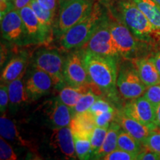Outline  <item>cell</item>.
<instances>
[{
	"mask_svg": "<svg viewBox=\"0 0 160 160\" xmlns=\"http://www.w3.org/2000/svg\"><path fill=\"white\" fill-rule=\"evenodd\" d=\"M141 144L125 130H120L118 136L117 148L137 156L142 151Z\"/></svg>",
	"mask_w": 160,
	"mask_h": 160,
	"instance_id": "obj_27",
	"label": "cell"
},
{
	"mask_svg": "<svg viewBox=\"0 0 160 160\" xmlns=\"http://www.w3.org/2000/svg\"><path fill=\"white\" fill-rule=\"evenodd\" d=\"M137 159L141 160H160V156L151 150L146 148L145 151H141L137 155Z\"/></svg>",
	"mask_w": 160,
	"mask_h": 160,
	"instance_id": "obj_37",
	"label": "cell"
},
{
	"mask_svg": "<svg viewBox=\"0 0 160 160\" xmlns=\"http://www.w3.org/2000/svg\"><path fill=\"white\" fill-rule=\"evenodd\" d=\"M70 127L73 133H81L91 137L96 127L95 117L89 111L73 115Z\"/></svg>",
	"mask_w": 160,
	"mask_h": 160,
	"instance_id": "obj_18",
	"label": "cell"
},
{
	"mask_svg": "<svg viewBox=\"0 0 160 160\" xmlns=\"http://www.w3.org/2000/svg\"><path fill=\"white\" fill-rule=\"evenodd\" d=\"M37 2L44 8L56 12L59 0H37Z\"/></svg>",
	"mask_w": 160,
	"mask_h": 160,
	"instance_id": "obj_38",
	"label": "cell"
},
{
	"mask_svg": "<svg viewBox=\"0 0 160 160\" xmlns=\"http://www.w3.org/2000/svg\"><path fill=\"white\" fill-rule=\"evenodd\" d=\"M81 50L102 56L117 57L119 55L112 37L109 17L107 14L90 39L81 48Z\"/></svg>",
	"mask_w": 160,
	"mask_h": 160,
	"instance_id": "obj_5",
	"label": "cell"
},
{
	"mask_svg": "<svg viewBox=\"0 0 160 160\" xmlns=\"http://www.w3.org/2000/svg\"><path fill=\"white\" fill-rule=\"evenodd\" d=\"M17 155L11 146L2 137L0 138V159L1 160H16Z\"/></svg>",
	"mask_w": 160,
	"mask_h": 160,
	"instance_id": "obj_32",
	"label": "cell"
},
{
	"mask_svg": "<svg viewBox=\"0 0 160 160\" xmlns=\"http://www.w3.org/2000/svg\"><path fill=\"white\" fill-rule=\"evenodd\" d=\"M136 68L147 88L160 83V73L151 59L137 60L136 62Z\"/></svg>",
	"mask_w": 160,
	"mask_h": 160,
	"instance_id": "obj_17",
	"label": "cell"
},
{
	"mask_svg": "<svg viewBox=\"0 0 160 160\" xmlns=\"http://www.w3.org/2000/svg\"><path fill=\"white\" fill-rule=\"evenodd\" d=\"M108 127L97 126L91 135V153H94L102 147L107 134Z\"/></svg>",
	"mask_w": 160,
	"mask_h": 160,
	"instance_id": "obj_29",
	"label": "cell"
},
{
	"mask_svg": "<svg viewBox=\"0 0 160 160\" xmlns=\"http://www.w3.org/2000/svg\"><path fill=\"white\" fill-rule=\"evenodd\" d=\"M9 101L8 87L6 84L2 83L0 87V110L2 113H5Z\"/></svg>",
	"mask_w": 160,
	"mask_h": 160,
	"instance_id": "obj_36",
	"label": "cell"
},
{
	"mask_svg": "<svg viewBox=\"0 0 160 160\" xmlns=\"http://www.w3.org/2000/svg\"><path fill=\"white\" fill-rule=\"evenodd\" d=\"M64 62L60 53L56 50H42L35 56L36 68L46 72L51 76L53 85L62 87L65 80L63 77Z\"/></svg>",
	"mask_w": 160,
	"mask_h": 160,
	"instance_id": "obj_6",
	"label": "cell"
},
{
	"mask_svg": "<svg viewBox=\"0 0 160 160\" xmlns=\"http://www.w3.org/2000/svg\"><path fill=\"white\" fill-rule=\"evenodd\" d=\"M105 15L103 8L95 2L87 17L60 36V45L65 50L81 48L98 28Z\"/></svg>",
	"mask_w": 160,
	"mask_h": 160,
	"instance_id": "obj_2",
	"label": "cell"
},
{
	"mask_svg": "<svg viewBox=\"0 0 160 160\" xmlns=\"http://www.w3.org/2000/svg\"><path fill=\"white\" fill-rule=\"evenodd\" d=\"M101 94L102 90L97 85L93 84L92 88L80 98L74 107L71 108L73 116L89 111L90 108L94 103L96 100L99 99Z\"/></svg>",
	"mask_w": 160,
	"mask_h": 160,
	"instance_id": "obj_24",
	"label": "cell"
},
{
	"mask_svg": "<svg viewBox=\"0 0 160 160\" xmlns=\"http://www.w3.org/2000/svg\"><path fill=\"white\" fill-rule=\"evenodd\" d=\"M119 19L127 25L132 33L140 39L159 37L160 33L155 28L134 2L119 0L117 5Z\"/></svg>",
	"mask_w": 160,
	"mask_h": 160,
	"instance_id": "obj_3",
	"label": "cell"
},
{
	"mask_svg": "<svg viewBox=\"0 0 160 160\" xmlns=\"http://www.w3.org/2000/svg\"><path fill=\"white\" fill-rule=\"evenodd\" d=\"M0 133L1 137L5 139L10 140L11 142H16L23 145L27 144L19 135L13 122L6 117L5 114L2 115L0 118Z\"/></svg>",
	"mask_w": 160,
	"mask_h": 160,
	"instance_id": "obj_26",
	"label": "cell"
},
{
	"mask_svg": "<svg viewBox=\"0 0 160 160\" xmlns=\"http://www.w3.org/2000/svg\"><path fill=\"white\" fill-rule=\"evenodd\" d=\"M116 116L115 111H106L95 115L96 125L99 127H109Z\"/></svg>",
	"mask_w": 160,
	"mask_h": 160,
	"instance_id": "obj_35",
	"label": "cell"
},
{
	"mask_svg": "<svg viewBox=\"0 0 160 160\" xmlns=\"http://www.w3.org/2000/svg\"><path fill=\"white\" fill-rule=\"evenodd\" d=\"M122 111L148 127L151 131L157 128L156 123V106L144 96L131 99Z\"/></svg>",
	"mask_w": 160,
	"mask_h": 160,
	"instance_id": "obj_7",
	"label": "cell"
},
{
	"mask_svg": "<svg viewBox=\"0 0 160 160\" xmlns=\"http://www.w3.org/2000/svg\"><path fill=\"white\" fill-rule=\"evenodd\" d=\"M1 32L4 39L12 42H19L27 37L22 19L18 10H10L1 17Z\"/></svg>",
	"mask_w": 160,
	"mask_h": 160,
	"instance_id": "obj_11",
	"label": "cell"
},
{
	"mask_svg": "<svg viewBox=\"0 0 160 160\" xmlns=\"http://www.w3.org/2000/svg\"><path fill=\"white\" fill-rule=\"evenodd\" d=\"M142 145L146 148L154 151L160 156V132L156 131L155 130L151 131L143 141Z\"/></svg>",
	"mask_w": 160,
	"mask_h": 160,
	"instance_id": "obj_30",
	"label": "cell"
},
{
	"mask_svg": "<svg viewBox=\"0 0 160 160\" xmlns=\"http://www.w3.org/2000/svg\"><path fill=\"white\" fill-rule=\"evenodd\" d=\"M27 59L25 57H13L4 68L1 75V82L3 84H9L23 75L25 72Z\"/></svg>",
	"mask_w": 160,
	"mask_h": 160,
	"instance_id": "obj_19",
	"label": "cell"
},
{
	"mask_svg": "<svg viewBox=\"0 0 160 160\" xmlns=\"http://www.w3.org/2000/svg\"><path fill=\"white\" fill-rule=\"evenodd\" d=\"M8 87L9 102L13 108H17L21 104L25 103L30 99L25 85H24L22 76L8 84Z\"/></svg>",
	"mask_w": 160,
	"mask_h": 160,
	"instance_id": "obj_22",
	"label": "cell"
},
{
	"mask_svg": "<svg viewBox=\"0 0 160 160\" xmlns=\"http://www.w3.org/2000/svg\"><path fill=\"white\" fill-rule=\"evenodd\" d=\"M94 0H59L58 17L54 24L59 37L91 13Z\"/></svg>",
	"mask_w": 160,
	"mask_h": 160,
	"instance_id": "obj_4",
	"label": "cell"
},
{
	"mask_svg": "<svg viewBox=\"0 0 160 160\" xmlns=\"http://www.w3.org/2000/svg\"><path fill=\"white\" fill-rule=\"evenodd\" d=\"M93 85V83L91 82L85 85L76 87L70 85L63 87L60 90L59 97L66 105L72 108L74 107L80 98L92 88Z\"/></svg>",
	"mask_w": 160,
	"mask_h": 160,
	"instance_id": "obj_20",
	"label": "cell"
},
{
	"mask_svg": "<svg viewBox=\"0 0 160 160\" xmlns=\"http://www.w3.org/2000/svg\"><path fill=\"white\" fill-rule=\"evenodd\" d=\"M89 111L95 116L106 111H115V110L109 102L99 98L90 108Z\"/></svg>",
	"mask_w": 160,
	"mask_h": 160,
	"instance_id": "obj_33",
	"label": "cell"
},
{
	"mask_svg": "<svg viewBox=\"0 0 160 160\" xmlns=\"http://www.w3.org/2000/svg\"><path fill=\"white\" fill-rule=\"evenodd\" d=\"M137 156L130 153L119 148L113 150L111 153L105 155L102 159L105 160H134L137 159Z\"/></svg>",
	"mask_w": 160,
	"mask_h": 160,
	"instance_id": "obj_31",
	"label": "cell"
},
{
	"mask_svg": "<svg viewBox=\"0 0 160 160\" xmlns=\"http://www.w3.org/2000/svg\"><path fill=\"white\" fill-rule=\"evenodd\" d=\"M30 6L33 9V11H34L35 14L37 15L38 19H39V22L41 23L43 28L48 33H51L52 28L54 25V17L56 12L44 8L37 2V0H31Z\"/></svg>",
	"mask_w": 160,
	"mask_h": 160,
	"instance_id": "obj_25",
	"label": "cell"
},
{
	"mask_svg": "<svg viewBox=\"0 0 160 160\" xmlns=\"http://www.w3.org/2000/svg\"><path fill=\"white\" fill-rule=\"evenodd\" d=\"M115 121L119 124L122 128L133 136L142 144L151 131L148 127L133 118L125 114L122 111L116 114Z\"/></svg>",
	"mask_w": 160,
	"mask_h": 160,
	"instance_id": "obj_16",
	"label": "cell"
},
{
	"mask_svg": "<svg viewBox=\"0 0 160 160\" xmlns=\"http://www.w3.org/2000/svg\"><path fill=\"white\" fill-rule=\"evenodd\" d=\"M156 123L160 129V103L156 105Z\"/></svg>",
	"mask_w": 160,
	"mask_h": 160,
	"instance_id": "obj_41",
	"label": "cell"
},
{
	"mask_svg": "<svg viewBox=\"0 0 160 160\" xmlns=\"http://www.w3.org/2000/svg\"><path fill=\"white\" fill-rule=\"evenodd\" d=\"M53 85V82L51 76L42 70L36 68L28 79L25 87L30 99L36 100L47 94Z\"/></svg>",
	"mask_w": 160,
	"mask_h": 160,
	"instance_id": "obj_14",
	"label": "cell"
},
{
	"mask_svg": "<svg viewBox=\"0 0 160 160\" xmlns=\"http://www.w3.org/2000/svg\"><path fill=\"white\" fill-rule=\"evenodd\" d=\"M110 29L119 55L129 57L134 53L137 44L133 33L119 19L109 17Z\"/></svg>",
	"mask_w": 160,
	"mask_h": 160,
	"instance_id": "obj_10",
	"label": "cell"
},
{
	"mask_svg": "<svg viewBox=\"0 0 160 160\" xmlns=\"http://www.w3.org/2000/svg\"><path fill=\"white\" fill-rule=\"evenodd\" d=\"M45 113L53 128L70 126L73 118L71 108L66 105L59 97L50 101Z\"/></svg>",
	"mask_w": 160,
	"mask_h": 160,
	"instance_id": "obj_15",
	"label": "cell"
},
{
	"mask_svg": "<svg viewBox=\"0 0 160 160\" xmlns=\"http://www.w3.org/2000/svg\"><path fill=\"white\" fill-rule=\"evenodd\" d=\"M134 2L160 33V6L153 0H136Z\"/></svg>",
	"mask_w": 160,
	"mask_h": 160,
	"instance_id": "obj_23",
	"label": "cell"
},
{
	"mask_svg": "<svg viewBox=\"0 0 160 160\" xmlns=\"http://www.w3.org/2000/svg\"><path fill=\"white\" fill-rule=\"evenodd\" d=\"M153 1H154L156 3H157L158 5L160 6V0H153Z\"/></svg>",
	"mask_w": 160,
	"mask_h": 160,
	"instance_id": "obj_42",
	"label": "cell"
},
{
	"mask_svg": "<svg viewBox=\"0 0 160 160\" xmlns=\"http://www.w3.org/2000/svg\"><path fill=\"white\" fill-rule=\"evenodd\" d=\"M19 11L25 26L26 35L33 42H42L48 39L51 33L43 28L31 6H25Z\"/></svg>",
	"mask_w": 160,
	"mask_h": 160,
	"instance_id": "obj_13",
	"label": "cell"
},
{
	"mask_svg": "<svg viewBox=\"0 0 160 160\" xmlns=\"http://www.w3.org/2000/svg\"><path fill=\"white\" fill-rule=\"evenodd\" d=\"M146 99H148L155 106L160 103V83L148 87L143 94Z\"/></svg>",
	"mask_w": 160,
	"mask_h": 160,
	"instance_id": "obj_34",
	"label": "cell"
},
{
	"mask_svg": "<svg viewBox=\"0 0 160 160\" xmlns=\"http://www.w3.org/2000/svg\"><path fill=\"white\" fill-rule=\"evenodd\" d=\"M117 88L124 98L133 99L142 96L147 86L143 83L137 68L126 67L119 72L117 81Z\"/></svg>",
	"mask_w": 160,
	"mask_h": 160,
	"instance_id": "obj_8",
	"label": "cell"
},
{
	"mask_svg": "<svg viewBox=\"0 0 160 160\" xmlns=\"http://www.w3.org/2000/svg\"><path fill=\"white\" fill-rule=\"evenodd\" d=\"M121 126L116 121H112L108 129L107 134L102 147L93 153L97 159H102L105 155L117 148V140Z\"/></svg>",
	"mask_w": 160,
	"mask_h": 160,
	"instance_id": "obj_21",
	"label": "cell"
},
{
	"mask_svg": "<svg viewBox=\"0 0 160 160\" xmlns=\"http://www.w3.org/2000/svg\"><path fill=\"white\" fill-rule=\"evenodd\" d=\"M82 51L91 82L97 85L102 91H111L114 89L118 77L117 57Z\"/></svg>",
	"mask_w": 160,
	"mask_h": 160,
	"instance_id": "obj_1",
	"label": "cell"
},
{
	"mask_svg": "<svg viewBox=\"0 0 160 160\" xmlns=\"http://www.w3.org/2000/svg\"><path fill=\"white\" fill-rule=\"evenodd\" d=\"M63 77L68 85L74 87L91 82L84 63L82 51L73 52L68 56L64 62Z\"/></svg>",
	"mask_w": 160,
	"mask_h": 160,
	"instance_id": "obj_9",
	"label": "cell"
},
{
	"mask_svg": "<svg viewBox=\"0 0 160 160\" xmlns=\"http://www.w3.org/2000/svg\"><path fill=\"white\" fill-rule=\"evenodd\" d=\"M31 2V0H13V8L19 11L20 9L25 7V6L30 5Z\"/></svg>",
	"mask_w": 160,
	"mask_h": 160,
	"instance_id": "obj_39",
	"label": "cell"
},
{
	"mask_svg": "<svg viewBox=\"0 0 160 160\" xmlns=\"http://www.w3.org/2000/svg\"><path fill=\"white\" fill-rule=\"evenodd\" d=\"M151 59L153 61V62L154 63V65L157 67V68L160 73V51L156 54L153 58H151Z\"/></svg>",
	"mask_w": 160,
	"mask_h": 160,
	"instance_id": "obj_40",
	"label": "cell"
},
{
	"mask_svg": "<svg viewBox=\"0 0 160 160\" xmlns=\"http://www.w3.org/2000/svg\"><path fill=\"white\" fill-rule=\"evenodd\" d=\"M76 153L79 159H88L91 156V137L81 133H73Z\"/></svg>",
	"mask_w": 160,
	"mask_h": 160,
	"instance_id": "obj_28",
	"label": "cell"
},
{
	"mask_svg": "<svg viewBox=\"0 0 160 160\" xmlns=\"http://www.w3.org/2000/svg\"><path fill=\"white\" fill-rule=\"evenodd\" d=\"M50 144L67 159H77L73 132L70 126L53 128Z\"/></svg>",
	"mask_w": 160,
	"mask_h": 160,
	"instance_id": "obj_12",
	"label": "cell"
},
{
	"mask_svg": "<svg viewBox=\"0 0 160 160\" xmlns=\"http://www.w3.org/2000/svg\"><path fill=\"white\" fill-rule=\"evenodd\" d=\"M130 1H132V2H135L136 0H130Z\"/></svg>",
	"mask_w": 160,
	"mask_h": 160,
	"instance_id": "obj_43",
	"label": "cell"
}]
</instances>
